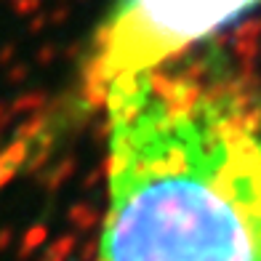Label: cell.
I'll return each instance as SVG.
<instances>
[{"instance_id":"6da1fadb","label":"cell","mask_w":261,"mask_h":261,"mask_svg":"<svg viewBox=\"0 0 261 261\" xmlns=\"http://www.w3.org/2000/svg\"><path fill=\"white\" fill-rule=\"evenodd\" d=\"M96 261H261V112L176 69L107 91Z\"/></svg>"},{"instance_id":"7a4b0ae2","label":"cell","mask_w":261,"mask_h":261,"mask_svg":"<svg viewBox=\"0 0 261 261\" xmlns=\"http://www.w3.org/2000/svg\"><path fill=\"white\" fill-rule=\"evenodd\" d=\"M261 0H115L80 64L77 101L99 110L117 83L168 69Z\"/></svg>"}]
</instances>
